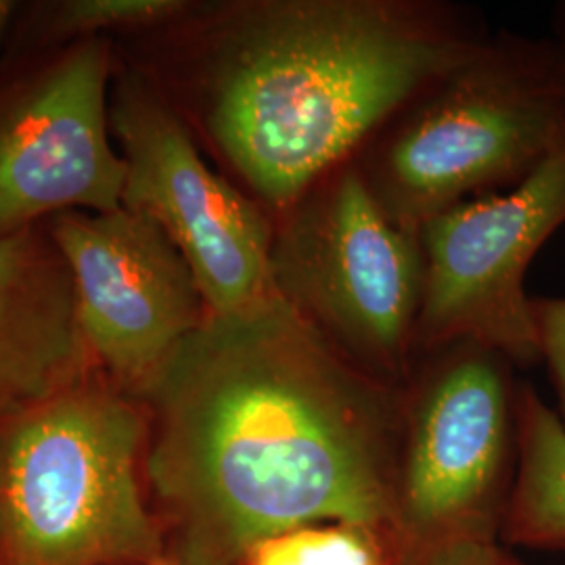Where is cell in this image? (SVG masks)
Returning a JSON list of instances; mask_svg holds the SVG:
<instances>
[{"label": "cell", "instance_id": "obj_3", "mask_svg": "<svg viewBox=\"0 0 565 565\" xmlns=\"http://www.w3.org/2000/svg\"><path fill=\"white\" fill-rule=\"evenodd\" d=\"M564 139V44L501 32L352 160L387 221L417 233L459 203L520 184Z\"/></svg>", "mask_w": 565, "mask_h": 565}, {"label": "cell", "instance_id": "obj_5", "mask_svg": "<svg viewBox=\"0 0 565 565\" xmlns=\"http://www.w3.org/2000/svg\"><path fill=\"white\" fill-rule=\"evenodd\" d=\"M424 282L419 235L387 221L354 160L275 218L273 294L380 382H411Z\"/></svg>", "mask_w": 565, "mask_h": 565}, {"label": "cell", "instance_id": "obj_15", "mask_svg": "<svg viewBox=\"0 0 565 565\" xmlns=\"http://www.w3.org/2000/svg\"><path fill=\"white\" fill-rule=\"evenodd\" d=\"M398 546V565H525L497 536H457Z\"/></svg>", "mask_w": 565, "mask_h": 565}, {"label": "cell", "instance_id": "obj_1", "mask_svg": "<svg viewBox=\"0 0 565 565\" xmlns=\"http://www.w3.org/2000/svg\"><path fill=\"white\" fill-rule=\"evenodd\" d=\"M404 390L275 294L210 312L135 394L163 565H243L264 539L319 522L394 534Z\"/></svg>", "mask_w": 565, "mask_h": 565}, {"label": "cell", "instance_id": "obj_7", "mask_svg": "<svg viewBox=\"0 0 565 565\" xmlns=\"http://www.w3.org/2000/svg\"><path fill=\"white\" fill-rule=\"evenodd\" d=\"M564 224L565 139L520 184L425 223L417 231L425 258L417 356L469 342L513 364L539 363L525 275Z\"/></svg>", "mask_w": 565, "mask_h": 565}, {"label": "cell", "instance_id": "obj_11", "mask_svg": "<svg viewBox=\"0 0 565 565\" xmlns=\"http://www.w3.org/2000/svg\"><path fill=\"white\" fill-rule=\"evenodd\" d=\"M95 369L72 273L49 226L0 235V422L81 384Z\"/></svg>", "mask_w": 565, "mask_h": 565}, {"label": "cell", "instance_id": "obj_14", "mask_svg": "<svg viewBox=\"0 0 565 565\" xmlns=\"http://www.w3.org/2000/svg\"><path fill=\"white\" fill-rule=\"evenodd\" d=\"M198 2L189 0H67L53 15L60 36L95 39L107 30H149L184 20Z\"/></svg>", "mask_w": 565, "mask_h": 565}, {"label": "cell", "instance_id": "obj_4", "mask_svg": "<svg viewBox=\"0 0 565 565\" xmlns=\"http://www.w3.org/2000/svg\"><path fill=\"white\" fill-rule=\"evenodd\" d=\"M141 403L97 373L0 422V565H163Z\"/></svg>", "mask_w": 565, "mask_h": 565}, {"label": "cell", "instance_id": "obj_8", "mask_svg": "<svg viewBox=\"0 0 565 565\" xmlns=\"http://www.w3.org/2000/svg\"><path fill=\"white\" fill-rule=\"evenodd\" d=\"M126 163L121 205L162 226L191 266L207 312L273 294L275 218L203 160L193 130L162 93L135 84L111 114Z\"/></svg>", "mask_w": 565, "mask_h": 565}, {"label": "cell", "instance_id": "obj_6", "mask_svg": "<svg viewBox=\"0 0 565 565\" xmlns=\"http://www.w3.org/2000/svg\"><path fill=\"white\" fill-rule=\"evenodd\" d=\"M511 366L469 342L417 356L404 390L396 543L499 536L518 469Z\"/></svg>", "mask_w": 565, "mask_h": 565}, {"label": "cell", "instance_id": "obj_16", "mask_svg": "<svg viewBox=\"0 0 565 565\" xmlns=\"http://www.w3.org/2000/svg\"><path fill=\"white\" fill-rule=\"evenodd\" d=\"M532 315L541 361L557 396L555 411L565 424V298H532Z\"/></svg>", "mask_w": 565, "mask_h": 565}, {"label": "cell", "instance_id": "obj_18", "mask_svg": "<svg viewBox=\"0 0 565 565\" xmlns=\"http://www.w3.org/2000/svg\"><path fill=\"white\" fill-rule=\"evenodd\" d=\"M562 30H564V42H562V44H564V49H565V18H564V25H562Z\"/></svg>", "mask_w": 565, "mask_h": 565}, {"label": "cell", "instance_id": "obj_2", "mask_svg": "<svg viewBox=\"0 0 565 565\" xmlns=\"http://www.w3.org/2000/svg\"><path fill=\"white\" fill-rule=\"evenodd\" d=\"M177 25L179 114L273 218L490 36L436 0H239Z\"/></svg>", "mask_w": 565, "mask_h": 565}, {"label": "cell", "instance_id": "obj_17", "mask_svg": "<svg viewBox=\"0 0 565 565\" xmlns=\"http://www.w3.org/2000/svg\"><path fill=\"white\" fill-rule=\"evenodd\" d=\"M13 11H15V4L11 0H0V41H2V34L7 30V23L11 20Z\"/></svg>", "mask_w": 565, "mask_h": 565}, {"label": "cell", "instance_id": "obj_10", "mask_svg": "<svg viewBox=\"0 0 565 565\" xmlns=\"http://www.w3.org/2000/svg\"><path fill=\"white\" fill-rule=\"evenodd\" d=\"M107 78V44L84 39L2 107L0 235L120 210L126 163L109 139Z\"/></svg>", "mask_w": 565, "mask_h": 565}, {"label": "cell", "instance_id": "obj_9", "mask_svg": "<svg viewBox=\"0 0 565 565\" xmlns=\"http://www.w3.org/2000/svg\"><path fill=\"white\" fill-rule=\"evenodd\" d=\"M49 233L70 266L95 363L135 396L210 315L191 266L160 224L124 205L65 212Z\"/></svg>", "mask_w": 565, "mask_h": 565}, {"label": "cell", "instance_id": "obj_13", "mask_svg": "<svg viewBox=\"0 0 565 565\" xmlns=\"http://www.w3.org/2000/svg\"><path fill=\"white\" fill-rule=\"evenodd\" d=\"M243 565H398V546L375 527L319 522L264 539Z\"/></svg>", "mask_w": 565, "mask_h": 565}, {"label": "cell", "instance_id": "obj_12", "mask_svg": "<svg viewBox=\"0 0 565 565\" xmlns=\"http://www.w3.org/2000/svg\"><path fill=\"white\" fill-rule=\"evenodd\" d=\"M501 534L507 545L565 548V424L532 385L520 387L518 469Z\"/></svg>", "mask_w": 565, "mask_h": 565}]
</instances>
